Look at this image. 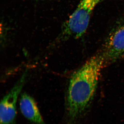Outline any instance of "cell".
<instances>
[{
  "instance_id": "obj_5",
  "label": "cell",
  "mask_w": 124,
  "mask_h": 124,
  "mask_svg": "<svg viewBox=\"0 0 124 124\" xmlns=\"http://www.w3.org/2000/svg\"><path fill=\"white\" fill-rule=\"evenodd\" d=\"M20 108L23 115L36 124H45L35 101L26 93L21 95Z\"/></svg>"
},
{
  "instance_id": "obj_1",
  "label": "cell",
  "mask_w": 124,
  "mask_h": 124,
  "mask_svg": "<svg viewBox=\"0 0 124 124\" xmlns=\"http://www.w3.org/2000/svg\"><path fill=\"white\" fill-rule=\"evenodd\" d=\"M104 67L100 53L87 60L71 76L67 93V114L70 124L84 115L95 94Z\"/></svg>"
},
{
  "instance_id": "obj_2",
  "label": "cell",
  "mask_w": 124,
  "mask_h": 124,
  "mask_svg": "<svg viewBox=\"0 0 124 124\" xmlns=\"http://www.w3.org/2000/svg\"><path fill=\"white\" fill-rule=\"evenodd\" d=\"M104 0H80L62 29L63 38L78 39L85 33L92 13L98 4Z\"/></svg>"
},
{
  "instance_id": "obj_3",
  "label": "cell",
  "mask_w": 124,
  "mask_h": 124,
  "mask_svg": "<svg viewBox=\"0 0 124 124\" xmlns=\"http://www.w3.org/2000/svg\"><path fill=\"white\" fill-rule=\"evenodd\" d=\"M100 53L104 67L124 56V18L111 31Z\"/></svg>"
},
{
  "instance_id": "obj_4",
  "label": "cell",
  "mask_w": 124,
  "mask_h": 124,
  "mask_svg": "<svg viewBox=\"0 0 124 124\" xmlns=\"http://www.w3.org/2000/svg\"><path fill=\"white\" fill-rule=\"evenodd\" d=\"M25 71L10 91L3 97L0 104V124H14L16 117V103L27 76Z\"/></svg>"
}]
</instances>
